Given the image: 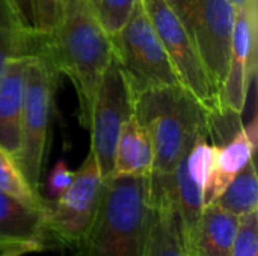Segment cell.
Returning a JSON list of instances; mask_svg holds the SVG:
<instances>
[{
  "label": "cell",
  "mask_w": 258,
  "mask_h": 256,
  "mask_svg": "<svg viewBox=\"0 0 258 256\" xmlns=\"http://www.w3.org/2000/svg\"><path fill=\"white\" fill-rule=\"evenodd\" d=\"M29 56L9 59L0 75V148L14 158L20 151L24 77Z\"/></svg>",
  "instance_id": "cell-14"
},
{
  "label": "cell",
  "mask_w": 258,
  "mask_h": 256,
  "mask_svg": "<svg viewBox=\"0 0 258 256\" xmlns=\"http://www.w3.org/2000/svg\"><path fill=\"white\" fill-rule=\"evenodd\" d=\"M257 44V3H248L237 9L231 53L227 75L221 89L224 109L242 115L251 81L255 74Z\"/></svg>",
  "instance_id": "cell-10"
},
{
  "label": "cell",
  "mask_w": 258,
  "mask_h": 256,
  "mask_svg": "<svg viewBox=\"0 0 258 256\" xmlns=\"http://www.w3.org/2000/svg\"><path fill=\"white\" fill-rule=\"evenodd\" d=\"M36 33L21 21L12 0H0V75L9 59L33 54Z\"/></svg>",
  "instance_id": "cell-17"
},
{
  "label": "cell",
  "mask_w": 258,
  "mask_h": 256,
  "mask_svg": "<svg viewBox=\"0 0 258 256\" xmlns=\"http://www.w3.org/2000/svg\"><path fill=\"white\" fill-rule=\"evenodd\" d=\"M257 146V122L255 119L240 127L236 134L222 145H215L213 161L210 174L204 187V207L215 204L222 195L227 186L236 178V175L254 158Z\"/></svg>",
  "instance_id": "cell-13"
},
{
  "label": "cell",
  "mask_w": 258,
  "mask_h": 256,
  "mask_svg": "<svg viewBox=\"0 0 258 256\" xmlns=\"http://www.w3.org/2000/svg\"><path fill=\"white\" fill-rule=\"evenodd\" d=\"M237 229V216L210 204L203 210L187 250L190 256H231Z\"/></svg>",
  "instance_id": "cell-15"
},
{
  "label": "cell",
  "mask_w": 258,
  "mask_h": 256,
  "mask_svg": "<svg viewBox=\"0 0 258 256\" xmlns=\"http://www.w3.org/2000/svg\"><path fill=\"white\" fill-rule=\"evenodd\" d=\"M133 113L154 152L151 175H171L194 142L209 136V115L183 86H162L133 94Z\"/></svg>",
  "instance_id": "cell-3"
},
{
  "label": "cell",
  "mask_w": 258,
  "mask_h": 256,
  "mask_svg": "<svg viewBox=\"0 0 258 256\" xmlns=\"http://www.w3.org/2000/svg\"><path fill=\"white\" fill-rule=\"evenodd\" d=\"M192 38L213 84L222 89L237 9L231 0H166Z\"/></svg>",
  "instance_id": "cell-7"
},
{
  "label": "cell",
  "mask_w": 258,
  "mask_h": 256,
  "mask_svg": "<svg viewBox=\"0 0 258 256\" xmlns=\"http://www.w3.org/2000/svg\"><path fill=\"white\" fill-rule=\"evenodd\" d=\"M231 3L234 5L236 9H240V8H243V6H246L248 0H231Z\"/></svg>",
  "instance_id": "cell-26"
},
{
  "label": "cell",
  "mask_w": 258,
  "mask_h": 256,
  "mask_svg": "<svg viewBox=\"0 0 258 256\" xmlns=\"http://www.w3.org/2000/svg\"><path fill=\"white\" fill-rule=\"evenodd\" d=\"M53 243L45 226V210L29 208L0 192V250L23 249L32 253Z\"/></svg>",
  "instance_id": "cell-12"
},
{
  "label": "cell",
  "mask_w": 258,
  "mask_h": 256,
  "mask_svg": "<svg viewBox=\"0 0 258 256\" xmlns=\"http://www.w3.org/2000/svg\"><path fill=\"white\" fill-rule=\"evenodd\" d=\"M56 74L57 69L47 51V36L38 35L36 53L29 56L26 68L20 151L15 157L26 180L38 193L45 158Z\"/></svg>",
  "instance_id": "cell-4"
},
{
  "label": "cell",
  "mask_w": 258,
  "mask_h": 256,
  "mask_svg": "<svg viewBox=\"0 0 258 256\" xmlns=\"http://www.w3.org/2000/svg\"><path fill=\"white\" fill-rule=\"evenodd\" d=\"M47 51L65 74L79 98V115L88 128L92 103L104 71L113 59V42L95 18L88 0H59L54 32L47 36Z\"/></svg>",
  "instance_id": "cell-1"
},
{
  "label": "cell",
  "mask_w": 258,
  "mask_h": 256,
  "mask_svg": "<svg viewBox=\"0 0 258 256\" xmlns=\"http://www.w3.org/2000/svg\"><path fill=\"white\" fill-rule=\"evenodd\" d=\"M24 26L35 32V3L33 0H12Z\"/></svg>",
  "instance_id": "cell-24"
},
{
  "label": "cell",
  "mask_w": 258,
  "mask_h": 256,
  "mask_svg": "<svg viewBox=\"0 0 258 256\" xmlns=\"http://www.w3.org/2000/svg\"><path fill=\"white\" fill-rule=\"evenodd\" d=\"M73 178H74V172L68 167L67 161L59 160L50 170V174L47 177V183H45L47 195L50 196V199L54 201V199L60 198L71 186Z\"/></svg>",
  "instance_id": "cell-23"
},
{
  "label": "cell",
  "mask_w": 258,
  "mask_h": 256,
  "mask_svg": "<svg viewBox=\"0 0 258 256\" xmlns=\"http://www.w3.org/2000/svg\"><path fill=\"white\" fill-rule=\"evenodd\" d=\"M35 33L50 36L54 32L59 17V0H33Z\"/></svg>",
  "instance_id": "cell-22"
},
{
  "label": "cell",
  "mask_w": 258,
  "mask_h": 256,
  "mask_svg": "<svg viewBox=\"0 0 258 256\" xmlns=\"http://www.w3.org/2000/svg\"><path fill=\"white\" fill-rule=\"evenodd\" d=\"M151 220V175L103 180L82 256H145Z\"/></svg>",
  "instance_id": "cell-2"
},
{
  "label": "cell",
  "mask_w": 258,
  "mask_h": 256,
  "mask_svg": "<svg viewBox=\"0 0 258 256\" xmlns=\"http://www.w3.org/2000/svg\"><path fill=\"white\" fill-rule=\"evenodd\" d=\"M248 3H257V0H248ZM248 3H246V5H248Z\"/></svg>",
  "instance_id": "cell-27"
},
{
  "label": "cell",
  "mask_w": 258,
  "mask_h": 256,
  "mask_svg": "<svg viewBox=\"0 0 258 256\" xmlns=\"http://www.w3.org/2000/svg\"><path fill=\"white\" fill-rule=\"evenodd\" d=\"M153 161L151 140L133 113L119 133L110 177H150Z\"/></svg>",
  "instance_id": "cell-16"
},
{
  "label": "cell",
  "mask_w": 258,
  "mask_h": 256,
  "mask_svg": "<svg viewBox=\"0 0 258 256\" xmlns=\"http://www.w3.org/2000/svg\"><path fill=\"white\" fill-rule=\"evenodd\" d=\"M142 5L166 50L180 84L198 100L209 116L227 110L221 103V92L213 84L197 45L171 5L166 0H142Z\"/></svg>",
  "instance_id": "cell-6"
},
{
  "label": "cell",
  "mask_w": 258,
  "mask_h": 256,
  "mask_svg": "<svg viewBox=\"0 0 258 256\" xmlns=\"http://www.w3.org/2000/svg\"><path fill=\"white\" fill-rule=\"evenodd\" d=\"M132 115L133 91L113 53V59L98 84L88 124L91 131L89 151L95 157L103 180L112 175L116 142Z\"/></svg>",
  "instance_id": "cell-8"
},
{
  "label": "cell",
  "mask_w": 258,
  "mask_h": 256,
  "mask_svg": "<svg viewBox=\"0 0 258 256\" xmlns=\"http://www.w3.org/2000/svg\"><path fill=\"white\" fill-rule=\"evenodd\" d=\"M231 256H258V211L239 219Z\"/></svg>",
  "instance_id": "cell-21"
},
{
  "label": "cell",
  "mask_w": 258,
  "mask_h": 256,
  "mask_svg": "<svg viewBox=\"0 0 258 256\" xmlns=\"http://www.w3.org/2000/svg\"><path fill=\"white\" fill-rule=\"evenodd\" d=\"M95 18L110 38L125 24L136 0H88Z\"/></svg>",
  "instance_id": "cell-20"
},
{
  "label": "cell",
  "mask_w": 258,
  "mask_h": 256,
  "mask_svg": "<svg viewBox=\"0 0 258 256\" xmlns=\"http://www.w3.org/2000/svg\"><path fill=\"white\" fill-rule=\"evenodd\" d=\"M0 192L33 210H45L47 201L32 189L17 160L0 148Z\"/></svg>",
  "instance_id": "cell-19"
},
{
  "label": "cell",
  "mask_w": 258,
  "mask_h": 256,
  "mask_svg": "<svg viewBox=\"0 0 258 256\" xmlns=\"http://www.w3.org/2000/svg\"><path fill=\"white\" fill-rule=\"evenodd\" d=\"M27 255V252L26 250H23V249H5V250H2V253L0 256H24Z\"/></svg>",
  "instance_id": "cell-25"
},
{
  "label": "cell",
  "mask_w": 258,
  "mask_h": 256,
  "mask_svg": "<svg viewBox=\"0 0 258 256\" xmlns=\"http://www.w3.org/2000/svg\"><path fill=\"white\" fill-rule=\"evenodd\" d=\"M215 204L239 219L258 211V177L254 158L236 175Z\"/></svg>",
  "instance_id": "cell-18"
},
{
  "label": "cell",
  "mask_w": 258,
  "mask_h": 256,
  "mask_svg": "<svg viewBox=\"0 0 258 256\" xmlns=\"http://www.w3.org/2000/svg\"><path fill=\"white\" fill-rule=\"evenodd\" d=\"M103 178L95 157L89 151L82 166L74 172L68 190L57 199L47 201L45 226L54 243L80 246L85 240L100 202Z\"/></svg>",
  "instance_id": "cell-9"
},
{
  "label": "cell",
  "mask_w": 258,
  "mask_h": 256,
  "mask_svg": "<svg viewBox=\"0 0 258 256\" xmlns=\"http://www.w3.org/2000/svg\"><path fill=\"white\" fill-rule=\"evenodd\" d=\"M145 256H190L171 175H151V220Z\"/></svg>",
  "instance_id": "cell-11"
},
{
  "label": "cell",
  "mask_w": 258,
  "mask_h": 256,
  "mask_svg": "<svg viewBox=\"0 0 258 256\" xmlns=\"http://www.w3.org/2000/svg\"><path fill=\"white\" fill-rule=\"evenodd\" d=\"M112 42L133 94L151 88L181 86L142 0H136L130 17Z\"/></svg>",
  "instance_id": "cell-5"
}]
</instances>
